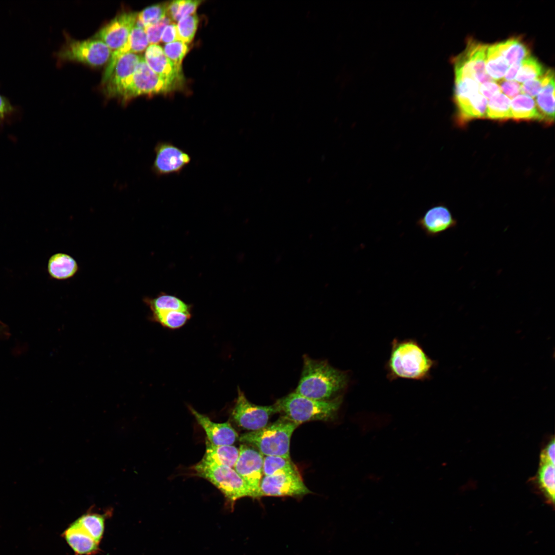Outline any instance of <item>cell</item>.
Returning a JSON list of instances; mask_svg holds the SVG:
<instances>
[{
    "label": "cell",
    "instance_id": "cell-1",
    "mask_svg": "<svg viewBox=\"0 0 555 555\" xmlns=\"http://www.w3.org/2000/svg\"><path fill=\"white\" fill-rule=\"evenodd\" d=\"M348 380L345 372L335 368L325 360L305 355L300 379L294 392L311 399L330 400L342 396Z\"/></svg>",
    "mask_w": 555,
    "mask_h": 555
},
{
    "label": "cell",
    "instance_id": "cell-2",
    "mask_svg": "<svg viewBox=\"0 0 555 555\" xmlns=\"http://www.w3.org/2000/svg\"><path fill=\"white\" fill-rule=\"evenodd\" d=\"M436 361L415 339H394L385 367L390 381L399 379L424 381L431 376Z\"/></svg>",
    "mask_w": 555,
    "mask_h": 555
},
{
    "label": "cell",
    "instance_id": "cell-3",
    "mask_svg": "<svg viewBox=\"0 0 555 555\" xmlns=\"http://www.w3.org/2000/svg\"><path fill=\"white\" fill-rule=\"evenodd\" d=\"M342 400V396L319 400L293 392L279 399L274 404L278 413H282L283 416L299 425L307 421L332 419L337 415Z\"/></svg>",
    "mask_w": 555,
    "mask_h": 555
},
{
    "label": "cell",
    "instance_id": "cell-4",
    "mask_svg": "<svg viewBox=\"0 0 555 555\" xmlns=\"http://www.w3.org/2000/svg\"><path fill=\"white\" fill-rule=\"evenodd\" d=\"M298 426L283 416L262 429L242 434L239 440L255 447L262 455L290 459V439Z\"/></svg>",
    "mask_w": 555,
    "mask_h": 555
},
{
    "label": "cell",
    "instance_id": "cell-5",
    "mask_svg": "<svg viewBox=\"0 0 555 555\" xmlns=\"http://www.w3.org/2000/svg\"><path fill=\"white\" fill-rule=\"evenodd\" d=\"M196 475L203 478L219 489L233 505L242 497H252L249 487L233 468L203 459L193 467Z\"/></svg>",
    "mask_w": 555,
    "mask_h": 555
},
{
    "label": "cell",
    "instance_id": "cell-6",
    "mask_svg": "<svg viewBox=\"0 0 555 555\" xmlns=\"http://www.w3.org/2000/svg\"><path fill=\"white\" fill-rule=\"evenodd\" d=\"M179 86L180 85L155 73L142 57L119 98L126 102L138 96L169 92Z\"/></svg>",
    "mask_w": 555,
    "mask_h": 555
},
{
    "label": "cell",
    "instance_id": "cell-7",
    "mask_svg": "<svg viewBox=\"0 0 555 555\" xmlns=\"http://www.w3.org/2000/svg\"><path fill=\"white\" fill-rule=\"evenodd\" d=\"M112 50L102 41L92 38L84 41H68L58 53L63 60L100 66L109 61Z\"/></svg>",
    "mask_w": 555,
    "mask_h": 555
},
{
    "label": "cell",
    "instance_id": "cell-8",
    "mask_svg": "<svg viewBox=\"0 0 555 555\" xmlns=\"http://www.w3.org/2000/svg\"><path fill=\"white\" fill-rule=\"evenodd\" d=\"M276 413L274 404L262 406L252 403L237 387V397L231 415L241 428L251 431L262 429L267 425L270 417Z\"/></svg>",
    "mask_w": 555,
    "mask_h": 555
},
{
    "label": "cell",
    "instance_id": "cell-9",
    "mask_svg": "<svg viewBox=\"0 0 555 555\" xmlns=\"http://www.w3.org/2000/svg\"><path fill=\"white\" fill-rule=\"evenodd\" d=\"M264 457L258 450L241 445L234 470L250 489L253 498H260V486L263 475Z\"/></svg>",
    "mask_w": 555,
    "mask_h": 555
},
{
    "label": "cell",
    "instance_id": "cell-10",
    "mask_svg": "<svg viewBox=\"0 0 555 555\" xmlns=\"http://www.w3.org/2000/svg\"><path fill=\"white\" fill-rule=\"evenodd\" d=\"M155 153L152 170L157 176L180 173L191 160L186 152L167 141L159 142Z\"/></svg>",
    "mask_w": 555,
    "mask_h": 555
},
{
    "label": "cell",
    "instance_id": "cell-11",
    "mask_svg": "<svg viewBox=\"0 0 555 555\" xmlns=\"http://www.w3.org/2000/svg\"><path fill=\"white\" fill-rule=\"evenodd\" d=\"M311 491L305 486L300 473L264 476L260 486V496H298Z\"/></svg>",
    "mask_w": 555,
    "mask_h": 555
},
{
    "label": "cell",
    "instance_id": "cell-12",
    "mask_svg": "<svg viewBox=\"0 0 555 555\" xmlns=\"http://www.w3.org/2000/svg\"><path fill=\"white\" fill-rule=\"evenodd\" d=\"M138 13L123 12L103 27L93 38L103 42L112 50L122 47L135 26Z\"/></svg>",
    "mask_w": 555,
    "mask_h": 555
},
{
    "label": "cell",
    "instance_id": "cell-13",
    "mask_svg": "<svg viewBox=\"0 0 555 555\" xmlns=\"http://www.w3.org/2000/svg\"><path fill=\"white\" fill-rule=\"evenodd\" d=\"M142 56L130 53L121 56L104 85V92L109 97H119L132 77Z\"/></svg>",
    "mask_w": 555,
    "mask_h": 555
},
{
    "label": "cell",
    "instance_id": "cell-14",
    "mask_svg": "<svg viewBox=\"0 0 555 555\" xmlns=\"http://www.w3.org/2000/svg\"><path fill=\"white\" fill-rule=\"evenodd\" d=\"M457 220L450 210L443 205H437L429 209L417 221L416 225L428 237H435L442 233L455 229Z\"/></svg>",
    "mask_w": 555,
    "mask_h": 555
},
{
    "label": "cell",
    "instance_id": "cell-15",
    "mask_svg": "<svg viewBox=\"0 0 555 555\" xmlns=\"http://www.w3.org/2000/svg\"><path fill=\"white\" fill-rule=\"evenodd\" d=\"M144 58L148 66L157 75L181 85L183 79L181 67L174 64L160 46L151 44L146 49Z\"/></svg>",
    "mask_w": 555,
    "mask_h": 555
},
{
    "label": "cell",
    "instance_id": "cell-16",
    "mask_svg": "<svg viewBox=\"0 0 555 555\" xmlns=\"http://www.w3.org/2000/svg\"><path fill=\"white\" fill-rule=\"evenodd\" d=\"M198 424L204 430L207 439L213 445H232L238 438L236 431L228 422L217 423L192 407L189 408Z\"/></svg>",
    "mask_w": 555,
    "mask_h": 555
},
{
    "label": "cell",
    "instance_id": "cell-17",
    "mask_svg": "<svg viewBox=\"0 0 555 555\" xmlns=\"http://www.w3.org/2000/svg\"><path fill=\"white\" fill-rule=\"evenodd\" d=\"M149 43L144 29L135 25L127 42L120 48L112 52L107 66L104 71L102 83L109 78L117 61L123 55L130 53H139L147 48Z\"/></svg>",
    "mask_w": 555,
    "mask_h": 555
},
{
    "label": "cell",
    "instance_id": "cell-18",
    "mask_svg": "<svg viewBox=\"0 0 555 555\" xmlns=\"http://www.w3.org/2000/svg\"><path fill=\"white\" fill-rule=\"evenodd\" d=\"M63 536L75 555H94L99 551V543L75 521L66 529Z\"/></svg>",
    "mask_w": 555,
    "mask_h": 555
},
{
    "label": "cell",
    "instance_id": "cell-19",
    "mask_svg": "<svg viewBox=\"0 0 555 555\" xmlns=\"http://www.w3.org/2000/svg\"><path fill=\"white\" fill-rule=\"evenodd\" d=\"M454 102L457 108L456 120L459 125L474 119L486 117L488 100L479 91Z\"/></svg>",
    "mask_w": 555,
    "mask_h": 555
},
{
    "label": "cell",
    "instance_id": "cell-20",
    "mask_svg": "<svg viewBox=\"0 0 555 555\" xmlns=\"http://www.w3.org/2000/svg\"><path fill=\"white\" fill-rule=\"evenodd\" d=\"M488 45L469 40L464 50L467 56L475 80L479 84L494 81L486 71V60Z\"/></svg>",
    "mask_w": 555,
    "mask_h": 555
},
{
    "label": "cell",
    "instance_id": "cell-21",
    "mask_svg": "<svg viewBox=\"0 0 555 555\" xmlns=\"http://www.w3.org/2000/svg\"><path fill=\"white\" fill-rule=\"evenodd\" d=\"M48 271L50 276L58 280H65L74 276L79 270L76 260L65 253H57L49 259Z\"/></svg>",
    "mask_w": 555,
    "mask_h": 555
},
{
    "label": "cell",
    "instance_id": "cell-22",
    "mask_svg": "<svg viewBox=\"0 0 555 555\" xmlns=\"http://www.w3.org/2000/svg\"><path fill=\"white\" fill-rule=\"evenodd\" d=\"M239 449L232 445L217 446L206 439V452L203 459L232 468L237 461Z\"/></svg>",
    "mask_w": 555,
    "mask_h": 555
},
{
    "label": "cell",
    "instance_id": "cell-23",
    "mask_svg": "<svg viewBox=\"0 0 555 555\" xmlns=\"http://www.w3.org/2000/svg\"><path fill=\"white\" fill-rule=\"evenodd\" d=\"M535 104L540 121L547 124L553 123L554 119V78L546 84L536 96Z\"/></svg>",
    "mask_w": 555,
    "mask_h": 555
},
{
    "label": "cell",
    "instance_id": "cell-24",
    "mask_svg": "<svg viewBox=\"0 0 555 555\" xmlns=\"http://www.w3.org/2000/svg\"><path fill=\"white\" fill-rule=\"evenodd\" d=\"M511 115L516 121L540 120L534 99L524 94L511 100Z\"/></svg>",
    "mask_w": 555,
    "mask_h": 555
},
{
    "label": "cell",
    "instance_id": "cell-25",
    "mask_svg": "<svg viewBox=\"0 0 555 555\" xmlns=\"http://www.w3.org/2000/svg\"><path fill=\"white\" fill-rule=\"evenodd\" d=\"M110 514L111 510H108L103 514L94 512L90 509L78 518L75 522L97 542L100 543L104 531L105 519Z\"/></svg>",
    "mask_w": 555,
    "mask_h": 555
},
{
    "label": "cell",
    "instance_id": "cell-26",
    "mask_svg": "<svg viewBox=\"0 0 555 555\" xmlns=\"http://www.w3.org/2000/svg\"><path fill=\"white\" fill-rule=\"evenodd\" d=\"M496 44L509 66L530 55V49L521 38H511Z\"/></svg>",
    "mask_w": 555,
    "mask_h": 555
},
{
    "label": "cell",
    "instance_id": "cell-27",
    "mask_svg": "<svg viewBox=\"0 0 555 555\" xmlns=\"http://www.w3.org/2000/svg\"><path fill=\"white\" fill-rule=\"evenodd\" d=\"M144 303L151 312L160 311L179 310L191 312V306L176 296L161 293L155 298L146 297Z\"/></svg>",
    "mask_w": 555,
    "mask_h": 555
},
{
    "label": "cell",
    "instance_id": "cell-28",
    "mask_svg": "<svg viewBox=\"0 0 555 555\" xmlns=\"http://www.w3.org/2000/svg\"><path fill=\"white\" fill-rule=\"evenodd\" d=\"M509 66L499 51L497 44L488 46L486 60V71L494 81L503 79Z\"/></svg>",
    "mask_w": 555,
    "mask_h": 555
},
{
    "label": "cell",
    "instance_id": "cell-29",
    "mask_svg": "<svg viewBox=\"0 0 555 555\" xmlns=\"http://www.w3.org/2000/svg\"><path fill=\"white\" fill-rule=\"evenodd\" d=\"M511 100L502 92L488 99L486 118L503 121L511 119Z\"/></svg>",
    "mask_w": 555,
    "mask_h": 555
},
{
    "label": "cell",
    "instance_id": "cell-30",
    "mask_svg": "<svg viewBox=\"0 0 555 555\" xmlns=\"http://www.w3.org/2000/svg\"><path fill=\"white\" fill-rule=\"evenodd\" d=\"M263 471L264 476L300 473L290 458L276 456L264 457Z\"/></svg>",
    "mask_w": 555,
    "mask_h": 555
},
{
    "label": "cell",
    "instance_id": "cell-31",
    "mask_svg": "<svg viewBox=\"0 0 555 555\" xmlns=\"http://www.w3.org/2000/svg\"><path fill=\"white\" fill-rule=\"evenodd\" d=\"M153 321L170 329H178L185 325L191 317V312L179 310L151 312Z\"/></svg>",
    "mask_w": 555,
    "mask_h": 555
},
{
    "label": "cell",
    "instance_id": "cell-32",
    "mask_svg": "<svg viewBox=\"0 0 555 555\" xmlns=\"http://www.w3.org/2000/svg\"><path fill=\"white\" fill-rule=\"evenodd\" d=\"M538 482L540 489L550 503H554L555 493L554 465L540 462Z\"/></svg>",
    "mask_w": 555,
    "mask_h": 555
},
{
    "label": "cell",
    "instance_id": "cell-33",
    "mask_svg": "<svg viewBox=\"0 0 555 555\" xmlns=\"http://www.w3.org/2000/svg\"><path fill=\"white\" fill-rule=\"evenodd\" d=\"M545 71L542 63L530 55L521 62L515 79L520 83H524L542 76Z\"/></svg>",
    "mask_w": 555,
    "mask_h": 555
},
{
    "label": "cell",
    "instance_id": "cell-34",
    "mask_svg": "<svg viewBox=\"0 0 555 555\" xmlns=\"http://www.w3.org/2000/svg\"><path fill=\"white\" fill-rule=\"evenodd\" d=\"M169 3H164L149 6L138 13L136 25L144 29L166 16Z\"/></svg>",
    "mask_w": 555,
    "mask_h": 555
},
{
    "label": "cell",
    "instance_id": "cell-35",
    "mask_svg": "<svg viewBox=\"0 0 555 555\" xmlns=\"http://www.w3.org/2000/svg\"><path fill=\"white\" fill-rule=\"evenodd\" d=\"M198 18L193 14L180 19L177 25L178 41L186 44L192 41L195 34Z\"/></svg>",
    "mask_w": 555,
    "mask_h": 555
},
{
    "label": "cell",
    "instance_id": "cell-36",
    "mask_svg": "<svg viewBox=\"0 0 555 555\" xmlns=\"http://www.w3.org/2000/svg\"><path fill=\"white\" fill-rule=\"evenodd\" d=\"M554 77V71L549 69L542 76L523 83L521 92L532 98L536 97L543 87Z\"/></svg>",
    "mask_w": 555,
    "mask_h": 555
},
{
    "label": "cell",
    "instance_id": "cell-37",
    "mask_svg": "<svg viewBox=\"0 0 555 555\" xmlns=\"http://www.w3.org/2000/svg\"><path fill=\"white\" fill-rule=\"evenodd\" d=\"M163 52L166 57L176 66L181 67L182 61L189 50L188 45L176 41L165 45Z\"/></svg>",
    "mask_w": 555,
    "mask_h": 555
},
{
    "label": "cell",
    "instance_id": "cell-38",
    "mask_svg": "<svg viewBox=\"0 0 555 555\" xmlns=\"http://www.w3.org/2000/svg\"><path fill=\"white\" fill-rule=\"evenodd\" d=\"M172 20L166 16L158 22L149 25L144 28L149 43L150 44H156L161 39L162 32L165 27L171 23Z\"/></svg>",
    "mask_w": 555,
    "mask_h": 555
},
{
    "label": "cell",
    "instance_id": "cell-39",
    "mask_svg": "<svg viewBox=\"0 0 555 555\" xmlns=\"http://www.w3.org/2000/svg\"><path fill=\"white\" fill-rule=\"evenodd\" d=\"M201 2V1H180L178 11L173 20L178 22L183 17L193 14Z\"/></svg>",
    "mask_w": 555,
    "mask_h": 555
},
{
    "label": "cell",
    "instance_id": "cell-40",
    "mask_svg": "<svg viewBox=\"0 0 555 555\" xmlns=\"http://www.w3.org/2000/svg\"><path fill=\"white\" fill-rule=\"evenodd\" d=\"M497 81L501 92L510 99L522 94L521 84L515 80L501 79Z\"/></svg>",
    "mask_w": 555,
    "mask_h": 555
},
{
    "label": "cell",
    "instance_id": "cell-41",
    "mask_svg": "<svg viewBox=\"0 0 555 555\" xmlns=\"http://www.w3.org/2000/svg\"><path fill=\"white\" fill-rule=\"evenodd\" d=\"M479 91L487 100L501 92L498 84L495 81H488L480 84Z\"/></svg>",
    "mask_w": 555,
    "mask_h": 555
},
{
    "label": "cell",
    "instance_id": "cell-42",
    "mask_svg": "<svg viewBox=\"0 0 555 555\" xmlns=\"http://www.w3.org/2000/svg\"><path fill=\"white\" fill-rule=\"evenodd\" d=\"M554 440L553 439L543 450L540 455V463L550 462L555 464L554 459Z\"/></svg>",
    "mask_w": 555,
    "mask_h": 555
},
{
    "label": "cell",
    "instance_id": "cell-43",
    "mask_svg": "<svg viewBox=\"0 0 555 555\" xmlns=\"http://www.w3.org/2000/svg\"><path fill=\"white\" fill-rule=\"evenodd\" d=\"M161 40L165 43L178 41L177 25L171 23L167 25L162 32Z\"/></svg>",
    "mask_w": 555,
    "mask_h": 555
},
{
    "label": "cell",
    "instance_id": "cell-44",
    "mask_svg": "<svg viewBox=\"0 0 555 555\" xmlns=\"http://www.w3.org/2000/svg\"><path fill=\"white\" fill-rule=\"evenodd\" d=\"M521 63L517 62L510 65L503 78L504 79L507 81L514 80L520 67Z\"/></svg>",
    "mask_w": 555,
    "mask_h": 555
},
{
    "label": "cell",
    "instance_id": "cell-45",
    "mask_svg": "<svg viewBox=\"0 0 555 555\" xmlns=\"http://www.w3.org/2000/svg\"><path fill=\"white\" fill-rule=\"evenodd\" d=\"M12 110L11 106L3 97L0 95V119H3Z\"/></svg>",
    "mask_w": 555,
    "mask_h": 555
}]
</instances>
